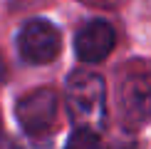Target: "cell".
<instances>
[{
  "label": "cell",
  "mask_w": 151,
  "mask_h": 149,
  "mask_svg": "<svg viewBox=\"0 0 151 149\" xmlns=\"http://www.w3.org/2000/svg\"><path fill=\"white\" fill-rule=\"evenodd\" d=\"M65 149H104V147H102V139H99L97 129L77 127L72 132V137L67 139V147Z\"/></svg>",
  "instance_id": "obj_6"
},
{
  "label": "cell",
  "mask_w": 151,
  "mask_h": 149,
  "mask_svg": "<svg viewBox=\"0 0 151 149\" xmlns=\"http://www.w3.org/2000/svg\"><path fill=\"white\" fill-rule=\"evenodd\" d=\"M122 107L134 122L151 119V72L129 74L122 82Z\"/></svg>",
  "instance_id": "obj_5"
},
{
  "label": "cell",
  "mask_w": 151,
  "mask_h": 149,
  "mask_svg": "<svg viewBox=\"0 0 151 149\" xmlns=\"http://www.w3.org/2000/svg\"><path fill=\"white\" fill-rule=\"evenodd\" d=\"M15 114L20 127L30 137H45L52 132L55 122H57V95L50 87L32 90L25 97L17 99Z\"/></svg>",
  "instance_id": "obj_2"
},
{
  "label": "cell",
  "mask_w": 151,
  "mask_h": 149,
  "mask_svg": "<svg viewBox=\"0 0 151 149\" xmlns=\"http://www.w3.org/2000/svg\"><path fill=\"white\" fill-rule=\"evenodd\" d=\"M60 47H62V35L47 20L25 22L20 35H17V50H20L22 60L32 62V65L52 62L60 55Z\"/></svg>",
  "instance_id": "obj_3"
},
{
  "label": "cell",
  "mask_w": 151,
  "mask_h": 149,
  "mask_svg": "<svg viewBox=\"0 0 151 149\" xmlns=\"http://www.w3.org/2000/svg\"><path fill=\"white\" fill-rule=\"evenodd\" d=\"M114 27L109 22H87L74 37V52L82 62H99L114 50Z\"/></svg>",
  "instance_id": "obj_4"
},
{
  "label": "cell",
  "mask_w": 151,
  "mask_h": 149,
  "mask_svg": "<svg viewBox=\"0 0 151 149\" xmlns=\"http://www.w3.org/2000/svg\"><path fill=\"white\" fill-rule=\"evenodd\" d=\"M67 114L77 127L99 129L106 119V85L97 72H72L65 90Z\"/></svg>",
  "instance_id": "obj_1"
}]
</instances>
